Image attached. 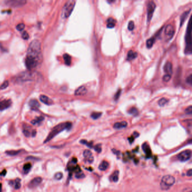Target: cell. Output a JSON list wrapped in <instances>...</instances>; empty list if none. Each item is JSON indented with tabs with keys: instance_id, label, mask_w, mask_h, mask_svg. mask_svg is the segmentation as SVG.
<instances>
[{
	"instance_id": "bcb514c9",
	"label": "cell",
	"mask_w": 192,
	"mask_h": 192,
	"mask_svg": "<svg viewBox=\"0 0 192 192\" xmlns=\"http://www.w3.org/2000/svg\"><path fill=\"white\" fill-rule=\"evenodd\" d=\"M20 187V183L19 181H17V182L15 183V189H19Z\"/></svg>"
},
{
	"instance_id": "ffe728a7",
	"label": "cell",
	"mask_w": 192,
	"mask_h": 192,
	"mask_svg": "<svg viewBox=\"0 0 192 192\" xmlns=\"http://www.w3.org/2000/svg\"><path fill=\"white\" fill-rule=\"evenodd\" d=\"M191 11V9H190L188 11H186L185 12H184L183 13V14L181 15V16L180 17V27L182 26V25L184 24V23L185 22V21L186 19V18H188V16L189 14Z\"/></svg>"
},
{
	"instance_id": "9a60e30c",
	"label": "cell",
	"mask_w": 192,
	"mask_h": 192,
	"mask_svg": "<svg viewBox=\"0 0 192 192\" xmlns=\"http://www.w3.org/2000/svg\"><path fill=\"white\" fill-rule=\"evenodd\" d=\"M87 92V90L86 89L84 86H80L78 88V89L75 91L74 92V95L76 96H82V95H85L86 94Z\"/></svg>"
},
{
	"instance_id": "b9f144b4",
	"label": "cell",
	"mask_w": 192,
	"mask_h": 192,
	"mask_svg": "<svg viewBox=\"0 0 192 192\" xmlns=\"http://www.w3.org/2000/svg\"><path fill=\"white\" fill-rule=\"evenodd\" d=\"M185 111V113L186 114V115H191V113H192L191 106H189V107L186 108Z\"/></svg>"
},
{
	"instance_id": "603a6c76",
	"label": "cell",
	"mask_w": 192,
	"mask_h": 192,
	"mask_svg": "<svg viewBox=\"0 0 192 192\" xmlns=\"http://www.w3.org/2000/svg\"><path fill=\"white\" fill-rule=\"evenodd\" d=\"M109 167V163L105 161H103L100 163V164L99 166V168L101 171H105L108 169Z\"/></svg>"
},
{
	"instance_id": "f35d334b",
	"label": "cell",
	"mask_w": 192,
	"mask_h": 192,
	"mask_svg": "<svg viewBox=\"0 0 192 192\" xmlns=\"http://www.w3.org/2000/svg\"><path fill=\"white\" fill-rule=\"evenodd\" d=\"M80 142H81V143H82V144H83L86 145L87 146H88V147H90V148H92V142H87V141L84 140H82L80 141Z\"/></svg>"
},
{
	"instance_id": "ee69618b",
	"label": "cell",
	"mask_w": 192,
	"mask_h": 192,
	"mask_svg": "<svg viewBox=\"0 0 192 192\" xmlns=\"http://www.w3.org/2000/svg\"><path fill=\"white\" fill-rule=\"evenodd\" d=\"M30 167H31V165L30 164V163H27V164H25L24 166V167H23V168H24V171H28V170H30Z\"/></svg>"
},
{
	"instance_id": "f907efd6",
	"label": "cell",
	"mask_w": 192,
	"mask_h": 192,
	"mask_svg": "<svg viewBox=\"0 0 192 192\" xmlns=\"http://www.w3.org/2000/svg\"><path fill=\"white\" fill-rule=\"evenodd\" d=\"M0 90H1V89H0Z\"/></svg>"
},
{
	"instance_id": "5bb4252c",
	"label": "cell",
	"mask_w": 192,
	"mask_h": 192,
	"mask_svg": "<svg viewBox=\"0 0 192 192\" xmlns=\"http://www.w3.org/2000/svg\"><path fill=\"white\" fill-rule=\"evenodd\" d=\"M40 99L41 102L43 103L44 104H45L46 105H53L54 104L53 101L52 100V99H51L50 98L47 97V96L41 95L40 97Z\"/></svg>"
},
{
	"instance_id": "7bdbcfd3",
	"label": "cell",
	"mask_w": 192,
	"mask_h": 192,
	"mask_svg": "<svg viewBox=\"0 0 192 192\" xmlns=\"http://www.w3.org/2000/svg\"><path fill=\"white\" fill-rule=\"evenodd\" d=\"M186 82L188 83V84H189L190 85H191V83H192V76H191V74H190V76H189V77H188L187 78H186Z\"/></svg>"
},
{
	"instance_id": "7c38bea8",
	"label": "cell",
	"mask_w": 192,
	"mask_h": 192,
	"mask_svg": "<svg viewBox=\"0 0 192 192\" xmlns=\"http://www.w3.org/2000/svg\"><path fill=\"white\" fill-rule=\"evenodd\" d=\"M84 156L85 158V159L89 163H92L94 161V157L90 150H85L84 152Z\"/></svg>"
},
{
	"instance_id": "d4e9b609",
	"label": "cell",
	"mask_w": 192,
	"mask_h": 192,
	"mask_svg": "<svg viewBox=\"0 0 192 192\" xmlns=\"http://www.w3.org/2000/svg\"><path fill=\"white\" fill-rule=\"evenodd\" d=\"M29 104L33 109H37L40 107V104H39L37 100H36L35 99L30 100L29 103Z\"/></svg>"
},
{
	"instance_id": "277c9868",
	"label": "cell",
	"mask_w": 192,
	"mask_h": 192,
	"mask_svg": "<svg viewBox=\"0 0 192 192\" xmlns=\"http://www.w3.org/2000/svg\"><path fill=\"white\" fill-rule=\"evenodd\" d=\"M175 179L173 176L171 175H165L162 178L160 183V186L162 190H166L170 189L175 184Z\"/></svg>"
},
{
	"instance_id": "7402d4cb",
	"label": "cell",
	"mask_w": 192,
	"mask_h": 192,
	"mask_svg": "<svg viewBox=\"0 0 192 192\" xmlns=\"http://www.w3.org/2000/svg\"><path fill=\"white\" fill-rule=\"evenodd\" d=\"M119 179V171L117 170L113 172V173L110 176V180L115 183H117Z\"/></svg>"
},
{
	"instance_id": "9c48e42d",
	"label": "cell",
	"mask_w": 192,
	"mask_h": 192,
	"mask_svg": "<svg viewBox=\"0 0 192 192\" xmlns=\"http://www.w3.org/2000/svg\"><path fill=\"white\" fill-rule=\"evenodd\" d=\"M174 33L175 30L173 25L171 24H168L166 26L165 29V35L166 40H171L172 38L173 35H174Z\"/></svg>"
},
{
	"instance_id": "ba28073f",
	"label": "cell",
	"mask_w": 192,
	"mask_h": 192,
	"mask_svg": "<svg viewBox=\"0 0 192 192\" xmlns=\"http://www.w3.org/2000/svg\"><path fill=\"white\" fill-rule=\"evenodd\" d=\"M5 2L8 6L13 7H19L24 5L27 1L25 0H8Z\"/></svg>"
},
{
	"instance_id": "74e56055",
	"label": "cell",
	"mask_w": 192,
	"mask_h": 192,
	"mask_svg": "<svg viewBox=\"0 0 192 192\" xmlns=\"http://www.w3.org/2000/svg\"><path fill=\"white\" fill-rule=\"evenodd\" d=\"M76 177L77 179L84 178L85 177V175L84 174V173H83L81 171H79V172H77L76 175Z\"/></svg>"
},
{
	"instance_id": "e575fe53",
	"label": "cell",
	"mask_w": 192,
	"mask_h": 192,
	"mask_svg": "<svg viewBox=\"0 0 192 192\" xmlns=\"http://www.w3.org/2000/svg\"><path fill=\"white\" fill-rule=\"evenodd\" d=\"M54 178L56 180H59L61 179L62 178H63V174H62L61 172H58L55 173V175H54Z\"/></svg>"
},
{
	"instance_id": "f1b7e54d",
	"label": "cell",
	"mask_w": 192,
	"mask_h": 192,
	"mask_svg": "<svg viewBox=\"0 0 192 192\" xmlns=\"http://www.w3.org/2000/svg\"><path fill=\"white\" fill-rule=\"evenodd\" d=\"M168 102V100L167 99L162 98V99H161L159 101H158V104H159V105L161 106V107H163V106L166 105Z\"/></svg>"
},
{
	"instance_id": "f546056e",
	"label": "cell",
	"mask_w": 192,
	"mask_h": 192,
	"mask_svg": "<svg viewBox=\"0 0 192 192\" xmlns=\"http://www.w3.org/2000/svg\"><path fill=\"white\" fill-rule=\"evenodd\" d=\"M21 150H11V151H7L6 152V153L10 155H16L20 153L21 152Z\"/></svg>"
},
{
	"instance_id": "ab89813d",
	"label": "cell",
	"mask_w": 192,
	"mask_h": 192,
	"mask_svg": "<svg viewBox=\"0 0 192 192\" xmlns=\"http://www.w3.org/2000/svg\"><path fill=\"white\" fill-rule=\"evenodd\" d=\"M22 36V38L25 40H28V39H29V35H28V33L27 32H26V31H24V32H23Z\"/></svg>"
},
{
	"instance_id": "4fadbf2b",
	"label": "cell",
	"mask_w": 192,
	"mask_h": 192,
	"mask_svg": "<svg viewBox=\"0 0 192 192\" xmlns=\"http://www.w3.org/2000/svg\"><path fill=\"white\" fill-rule=\"evenodd\" d=\"M11 104V101L10 100H4L0 101V110H4L8 108Z\"/></svg>"
},
{
	"instance_id": "52a82bcc",
	"label": "cell",
	"mask_w": 192,
	"mask_h": 192,
	"mask_svg": "<svg viewBox=\"0 0 192 192\" xmlns=\"http://www.w3.org/2000/svg\"><path fill=\"white\" fill-rule=\"evenodd\" d=\"M191 156V152L190 150H185L180 153L177 155L178 159L181 162H185L188 161Z\"/></svg>"
},
{
	"instance_id": "d6986e66",
	"label": "cell",
	"mask_w": 192,
	"mask_h": 192,
	"mask_svg": "<svg viewBox=\"0 0 192 192\" xmlns=\"http://www.w3.org/2000/svg\"><path fill=\"white\" fill-rule=\"evenodd\" d=\"M107 27L108 28H113L116 24V20L112 18H109L107 20Z\"/></svg>"
},
{
	"instance_id": "1f68e13d",
	"label": "cell",
	"mask_w": 192,
	"mask_h": 192,
	"mask_svg": "<svg viewBox=\"0 0 192 192\" xmlns=\"http://www.w3.org/2000/svg\"><path fill=\"white\" fill-rule=\"evenodd\" d=\"M171 76L170 74H166L163 76V81L164 82H167L170 81V80L171 79Z\"/></svg>"
},
{
	"instance_id": "cb8c5ba5",
	"label": "cell",
	"mask_w": 192,
	"mask_h": 192,
	"mask_svg": "<svg viewBox=\"0 0 192 192\" xmlns=\"http://www.w3.org/2000/svg\"><path fill=\"white\" fill-rule=\"evenodd\" d=\"M63 59L64 60V63L66 64L67 66H71V61H72V59H71V56L69 55H68V54H65L63 55Z\"/></svg>"
},
{
	"instance_id": "44dd1931",
	"label": "cell",
	"mask_w": 192,
	"mask_h": 192,
	"mask_svg": "<svg viewBox=\"0 0 192 192\" xmlns=\"http://www.w3.org/2000/svg\"><path fill=\"white\" fill-rule=\"evenodd\" d=\"M137 56V54L136 52H134L132 50H130L128 52L127 55V60H132L133 59H135Z\"/></svg>"
},
{
	"instance_id": "8d00e7d4",
	"label": "cell",
	"mask_w": 192,
	"mask_h": 192,
	"mask_svg": "<svg viewBox=\"0 0 192 192\" xmlns=\"http://www.w3.org/2000/svg\"><path fill=\"white\" fill-rule=\"evenodd\" d=\"M121 91H122L121 89H119L117 91V92L116 93V94L115 95V97H114V99H115V100H117L119 98H120V95H121Z\"/></svg>"
},
{
	"instance_id": "7a4b0ae2",
	"label": "cell",
	"mask_w": 192,
	"mask_h": 192,
	"mask_svg": "<svg viewBox=\"0 0 192 192\" xmlns=\"http://www.w3.org/2000/svg\"><path fill=\"white\" fill-rule=\"evenodd\" d=\"M71 127L72 123L71 122L61 123L58 124V125L54 127L51 132L49 133L48 136L45 139V140L44 141L43 143H46V142L50 141L51 140L53 139L54 137L56 136L60 132L65 130H69L71 128Z\"/></svg>"
},
{
	"instance_id": "d590c367",
	"label": "cell",
	"mask_w": 192,
	"mask_h": 192,
	"mask_svg": "<svg viewBox=\"0 0 192 192\" xmlns=\"http://www.w3.org/2000/svg\"><path fill=\"white\" fill-rule=\"evenodd\" d=\"M134 23L133 21L129 22L128 24V29L130 31H132L134 29Z\"/></svg>"
},
{
	"instance_id": "7dc6e473",
	"label": "cell",
	"mask_w": 192,
	"mask_h": 192,
	"mask_svg": "<svg viewBox=\"0 0 192 192\" xmlns=\"http://www.w3.org/2000/svg\"><path fill=\"white\" fill-rule=\"evenodd\" d=\"M186 175H187L188 176H191L192 175V170L190 169L189 170H188L187 172V174Z\"/></svg>"
},
{
	"instance_id": "4316f807",
	"label": "cell",
	"mask_w": 192,
	"mask_h": 192,
	"mask_svg": "<svg viewBox=\"0 0 192 192\" xmlns=\"http://www.w3.org/2000/svg\"><path fill=\"white\" fill-rule=\"evenodd\" d=\"M128 112L129 114H130V115L134 116H137L139 113L138 110H137L136 108H134V107H132L128 111Z\"/></svg>"
},
{
	"instance_id": "836d02e7",
	"label": "cell",
	"mask_w": 192,
	"mask_h": 192,
	"mask_svg": "<svg viewBox=\"0 0 192 192\" xmlns=\"http://www.w3.org/2000/svg\"><path fill=\"white\" fill-rule=\"evenodd\" d=\"M9 83L8 81H5L3 84L1 85V86H0V89L4 90V89H6V88L9 86Z\"/></svg>"
},
{
	"instance_id": "6da1fadb",
	"label": "cell",
	"mask_w": 192,
	"mask_h": 192,
	"mask_svg": "<svg viewBox=\"0 0 192 192\" xmlns=\"http://www.w3.org/2000/svg\"><path fill=\"white\" fill-rule=\"evenodd\" d=\"M35 60L38 64L42 60V54L41 52V42L37 40H35L30 42L27 50V56Z\"/></svg>"
},
{
	"instance_id": "60d3db41",
	"label": "cell",
	"mask_w": 192,
	"mask_h": 192,
	"mask_svg": "<svg viewBox=\"0 0 192 192\" xmlns=\"http://www.w3.org/2000/svg\"><path fill=\"white\" fill-rule=\"evenodd\" d=\"M23 133H24V135L26 137H29L30 136V133L29 131V130H28L25 127H24V129H23Z\"/></svg>"
},
{
	"instance_id": "2e32d148",
	"label": "cell",
	"mask_w": 192,
	"mask_h": 192,
	"mask_svg": "<svg viewBox=\"0 0 192 192\" xmlns=\"http://www.w3.org/2000/svg\"><path fill=\"white\" fill-rule=\"evenodd\" d=\"M142 149H143L145 153L146 154L147 157L148 158H149L150 157V155H152V152H151V149H150L149 145L148 144L147 142H145V143L142 145Z\"/></svg>"
},
{
	"instance_id": "e0dca14e",
	"label": "cell",
	"mask_w": 192,
	"mask_h": 192,
	"mask_svg": "<svg viewBox=\"0 0 192 192\" xmlns=\"http://www.w3.org/2000/svg\"><path fill=\"white\" fill-rule=\"evenodd\" d=\"M164 71L167 74L171 75L172 74V66L170 62H167V63L164 66Z\"/></svg>"
},
{
	"instance_id": "5b68a950",
	"label": "cell",
	"mask_w": 192,
	"mask_h": 192,
	"mask_svg": "<svg viewBox=\"0 0 192 192\" xmlns=\"http://www.w3.org/2000/svg\"><path fill=\"white\" fill-rule=\"evenodd\" d=\"M185 35V53L186 54H191V23L190 19L189 20V23L187 27Z\"/></svg>"
},
{
	"instance_id": "30bf717a",
	"label": "cell",
	"mask_w": 192,
	"mask_h": 192,
	"mask_svg": "<svg viewBox=\"0 0 192 192\" xmlns=\"http://www.w3.org/2000/svg\"><path fill=\"white\" fill-rule=\"evenodd\" d=\"M17 79L18 82H27L32 79V76H31L29 73L24 72L18 75Z\"/></svg>"
},
{
	"instance_id": "8fae6325",
	"label": "cell",
	"mask_w": 192,
	"mask_h": 192,
	"mask_svg": "<svg viewBox=\"0 0 192 192\" xmlns=\"http://www.w3.org/2000/svg\"><path fill=\"white\" fill-rule=\"evenodd\" d=\"M42 180V179L41 177H36L30 181V183L28 184V186L31 189L35 188L40 185Z\"/></svg>"
},
{
	"instance_id": "83f0119b",
	"label": "cell",
	"mask_w": 192,
	"mask_h": 192,
	"mask_svg": "<svg viewBox=\"0 0 192 192\" xmlns=\"http://www.w3.org/2000/svg\"><path fill=\"white\" fill-rule=\"evenodd\" d=\"M102 115V112H92L91 115V117L94 120H97V119L99 118Z\"/></svg>"
},
{
	"instance_id": "4dcf8cb0",
	"label": "cell",
	"mask_w": 192,
	"mask_h": 192,
	"mask_svg": "<svg viewBox=\"0 0 192 192\" xmlns=\"http://www.w3.org/2000/svg\"><path fill=\"white\" fill-rule=\"evenodd\" d=\"M43 119H44V118L43 117H38L36 119H35V120L32 121V123L33 124H36L37 123L41 122V121L43 120Z\"/></svg>"
},
{
	"instance_id": "d6a6232c",
	"label": "cell",
	"mask_w": 192,
	"mask_h": 192,
	"mask_svg": "<svg viewBox=\"0 0 192 192\" xmlns=\"http://www.w3.org/2000/svg\"><path fill=\"white\" fill-rule=\"evenodd\" d=\"M24 28H25V24H23V23H20V24L17 25L16 27L17 29L19 31H22L24 29Z\"/></svg>"
},
{
	"instance_id": "681fc988",
	"label": "cell",
	"mask_w": 192,
	"mask_h": 192,
	"mask_svg": "<svg viewBox=\"0 0 192 192\" xmlns=\"http://www.w3.org/2000/svg\"><path fill=\"white\" fill-rule=\"evenodd\" d=\"M1 191V184H0V192Z\"/></svg>"
},
{
	"instance_id": "ac0fdd59",
	"label": "cell",
	"mask_w": 192,
	"mask_h": 192,
	"mask_svg": "<svg viewBox=\"0 0 192 192\" xmlns=\"http://www.w3.org/2000/svg\"><path fill=\"white\" fill-rule=\"evenodd\" d=\"M127 126V123L126 121H122L121 122H117L115 123L113 126V127L116 129H121L123 128H125Z\"/></svg>"
},
{
	"instance_id": "f6af8a7d",
	"label": "cell",
	"mask_w": 192,
	"mask_h": 192,
	"mask_svg": "<svg viewBox=\"0 0 192 192\" xmlns=\"http://www.w3.org/2000/svg\"><path fill=\"white\" fill-rule=\"evenodd\" d=\"M94 149L95 150L96 152H97L98 153H100L102 150V148H101L100 145H97L94 147Z\"/></svg>"
},
{
	"instance_id": "8992f818",
	"label": "cell",
	"mask_w": 192,
	"mask_h": 192,
	"mask_svg": "<svg viewBox=\"0 0 192 192\" xmlns=\"http://www.w3.org/2000/svg\"><path fill=\"white\" fill-rule=\"evenodd\" d=\"M155 7H156V5L153 1H150L147 6V21L148 23L150 22L152 18L153 15V13L154 12V10Z\"/></svg>"
},
{
	"instance_id": "484cf974",
	"label": "cell",
	"mask_w": 192,
	"mask_h": 192,
	"mask_svg": "<svg viewBox=\"0 0 192 192\" xmlns=\"http://www.w3.org/2000/svg\"><path fill=\"white\" fill-rule=\"evenodd\" d=\"M155 37L148 39V40L147 41V43H146L147 47L148 49L152 48L153 47V44L155 42Z\"/></svg>"
},
{
	"instance_id": "c3c4849f",
	"label": "cell",
	"mask_w": 192,
	"mask_h": 192,
	"mask_svg": "<svg viewBox=\"0 0 192 192\" xmlns=\"http://www.w3.org/2000/svg\"><path fill=\"white\" fill-rule=\"evenodd\" d=\"M36 134V130H33L32 132V136H35Z\"/></svg>"
},
{
	"instance_id": "3957f363",
	"label": "cell",
	"mask_w": 192,
	"mask_h": 192,
	"mask_svg": "<svg viewBox=\"0 0 192 192\" xmlns=\"http://www.w3.org/2000/svg\"><path fill=\"white\" fill-rule=\"evenodd\" d=\"M76 4L74 0H69L65 4L61 12V17L64 19H67L71 15Z\"/></svg>"
}]
</instances>
